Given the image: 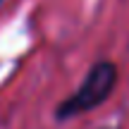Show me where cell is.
Wrapping results in <instances>:
<instances>
[{"mask_svg":"<svg viewBox=\"0 0 129 129\" xmlns=\"http://www.w3.org/2000/svg\"><path fill=\"white\" fill-rule=\"evenodd\" d=\"M5 3H7V0H0V10H3V5H5Z\"/></svg>","mask_w":129,"mask_h":129,"instance_id":"2","label":"cell"},{"mask_svg":"<svg viewBox=\"0 0 129 129\" xmlns=\"http://www.w3.org/2000/svg\"><path fill=\"white\" fill-rule=\"evenodd\" d=\"M98 129H115V127H98Z\"/></svg>","mask_w":129,"mask_h":129,"instance_id":"3","label":"cell"},{"mask_svg":"<svg viewBox=\"0 0 129 129\" xmlns=\"http://www.w3.org/2000/svg\"><path fill=\"white\" fill-rule=\"evenodd\" d=\"M117 84H120V64L110 57H101L86 69V74L77 84V88L72 93H67L55 105L53 117L57 122H69L86 115V112L98 110L115 93Z\"/></svg>","mask_w":129,"mask_h":129,"instance_id":"1","label":"cell"}]
</instances>
